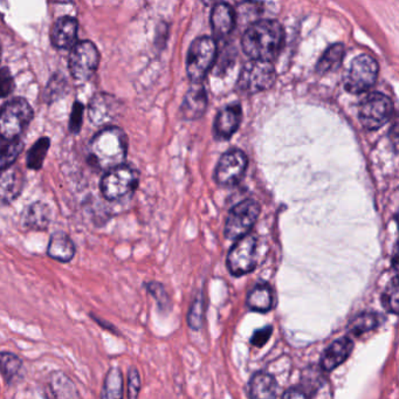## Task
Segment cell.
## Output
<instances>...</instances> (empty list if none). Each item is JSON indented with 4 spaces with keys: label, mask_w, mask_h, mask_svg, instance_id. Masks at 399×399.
I'll return each instance as SVG.
<instances>
[{
    "label": "cell",
    "mask_w": 399,
    "mask_h": 399,
    "mask_svg": "<svg viewBox=\"0 0 399 399\" xmlns=\"http://www.w3.org/2000/svg\"><path fill=\"white\" fill-rule=\"evenodd\" d=\"M47 391L49 399H81L74 382L60 370L51 372L48 376Z\"/></svg>",
    "instance_id": "44dd1931"
},
{
    "label": "cell",
    "mask_w": 399,
    "mask_h": 399,
    "mask_svg": "<svg viewBox=\"0 0 399 399\" xmlns=\"http://www.w3.org/2000/svg\"><path fill=\"white\" fill-rule=\"evenodd\" d=\"M83 113H85V106L80 101H76L73 105L69 126V131L74 135L79 133L80 130H81L82 123H83Z\"/></svg>",
    "instance_id": "e575fe53"
},
{
    "label": "cell",
    "mask_w": 399,
    "mask_h": 399,
    "mask_svg": "<svg viewBox=\"0 0 399 399\" xmlns=\"http://www.w3.org/2000/svg\"><path fill=\"white\" fill-rule=\"evenodd\" d=\"M273 333V327L272 326H265L263 328H260L258 330L254 331L252 338H251V343L256 347H263L266 345L270 336Z\"/></svg>",
    "instance_id": "74e56055"
},
{
    "label": "cell",
    "mask_w": 399,
    "mask_h": 399,
    "mask_svg": "<svg viewBox=\"0 0 399 399\" xmlns=\"http://www.w3.org/2000/svg\"><path fill=\"white\" fill-rule=\"evenodd\" d=\"M206 107H208V95L204 85L201 83H193L183 100L181 105L183 117L186 120H198L204 115Z\"/></svg>",
    "instance_id": "ffe728a7"
},
{
    "label": "cell",
    "mask_w": 399,
    "mask_h": 399,
    "mask_svg": "<svg viewBox=\"0 0 399 399\" xmlns=\"http://www.w3.org/2000/svg\"><path fill=\"white\" fill-rule=\"evenodd\" d=\"M247 307L258 313H267L273 308L274 294L270 285L259 283L247 295Z\"/></svg>",
    "instance_id": "cb8c5ba5"
},
{
    "label": "cell",
    "mask_w": 399,
    "mask_h": 399,
    "mask_svg": "<svg viewBox=\"0 0 399 399\" xmlns=\"http://www.w3.org/2000/svg\"><path fill=\"white\" fill-rule=\"evenodd\" d=\"M100 65V52L90 40L78 41L71 49L69 69L73 79L85 82L92 79Z\"/></svg>",
    "instance_id": "ba28073f"
},
{
    "label": "cell",
    "mask_w": 399,
    "mask_h": 399,
    "mask_svg": "<svg viewBox=\"0 0 399 399\" xmlns=\"http://www.w3.org/2000/svg\"><path fill=\"white\" fill-rule=\"evenodd\" d=\"M249 165V160L242 150L226 151L219 160L215 179L220 186H233L242 181Z\"/></svg>",
    "instance_id": "7c38bea8"
},
{
    "label": "cell",
    "mask_w": 399,
    "mask_h": 399,
    "mask_svg": "<svg viewBox=\"0 0 399 399\" xmlns=\"http://www.w3.org/2000/svg\"><path fill=\"white\" fill-rule=\"evenodd\" d=\"M260 205L254 199H245L230 211L225 222V237L239 240L249 236V231L259 218Z\"/></svg>",
    "instance_id": "9c48e42d"
},
{
    "label": "cell",
    "mask_w": 399,
    "mask_h": 399,
    "mask_svg": "<svg viewBox=\"0 0 399 399\" xmlns=\"http://www.w3.org/2000/svg\"><path fill=\"white\" fill-rule=\"evenodd\" d=\"M237 14L229 4L219 3L211 12L212 35L215 40L227 37L236 26Z\"/></svg>",
    "instance_id": "ac0fdd59"
},
{
    "label": "cell",
    "mask_w": 399,
    "mask_h": 399,
    "mask_svg": "<svg viewBox=\"0 0 399 399\" xmlns=\"http://www.w3.org/2000/svg\"><path fill=\"white\" fill-rule=\"evenodd\" d=\"M217 58L215 39L199 37L189 48L186 58V73L192 83H201L208 76Z\"/></svg>",
    "instance_id": "5b68a950"
},
{
    "label": "cell",
    "mask_w": 399,
    "mask_h": 399,
    "mask_svg": "<svg viewBox=\"0 0 399 399\" xmlns=\"http://www.w3.org/2000/svg\"><path fill=\"white\" fill-rule=\"evenodd\" d=\"M277 72L270 62L251 60L242 67L237 81V88L244 94L253 95L272 88Z\"/></svg>",
    "instance_id": "8992f818"
},
{
    "label": "cell",
    "mask_w": 399,
    "mask_h": 399,
    "mask_svg": "<svg viewBox=\"0 0 399 399\" xmlns=\"http://www.w3.org/2000/svg\"><path fill=\"white\" fill-rule=\"evenodd\" d=\"M122 102L109 93H97L88 105V117L97 126H112V123L120 117Z\"/></svg>",
    "instance_id": "4fadbf2b"
},
{
    "label": "cell",
    "mask_w": 399,
    "mask_h": 399,
    "mask_svg": "<svg viewBox=\"0 0 399 399\" xmlns=\"http://www.w3.org/2000/svg\"><path fill=\"white\" fill-rule=\"evenodd\" d=\"M76 249L72 238L67 233L59 231L51 236L48 242L47 256L59 263H69L76 256Z\"/></svg>",
    "instance_id": "7402d4cb"
},
{
    "label": "cell",
    "mask_w": 399,
    "mask_h": 399,
    "mask_svg": "<svg viewBox=\"0 0 399 399\" xmlns=\"http://www.w3.org/2000/svg\"><path fill=\"white\" fill-rule=\"evenodd\" d=\"M123 386L122 371L119 368L110 369L103 381L101 399H123Z\"/></svg>",
    "instance_id": "4316f807"
},
{
    "label": "cell",
    "mask_w": 399,
    "mask_h": 399,
    "mask_svg": "<svg viewBox=\"0 0 399 399\" xmlns=\"http://www.w3.org/2000/svg\"><path fill=\"white\" fill-rule=\"evenodd\" d=\"M66 87H67V81H66L65 76L60 73L59 74L56 73L52 76L51 80L48 81L46 90H44L46 102L52 103L65 95Z\"/></svg>",
    "instance_id": "4dcf8cb0"
},
{
    "label": "cell",
    "mask_w": 399,
    "mask_h": 399,
    "mask_svg": "<svg viewBox=\"0 0 399 399\" xmlns=\"http://www.w3.org/2000/svg\"><path fill=\"white\" fill-rule=\"evenodd\" d=\"M242 112L239 103H232L224 107L215 117V138L226 141L236 133L242 122Z\"/></svg>",
    "instance_id": "2e32d148"
},
{
    "label": "cell",
    "mask_w": 399,
    "mask_h": 399,
    "mask_svg": "<svg viewBox=\"0 0 399 399\" xmlns=\"http://www.w3.org/2000/svg\"><path fill=\"white\" fill-rule=\"evenodd\" d=\"M393 113L391 100L382 93H372L365 96L359 105V122L365 129L374 131L389 122Z\"/></svg>",
    "instance_id": "30bf717a"
},
{
    "label": "cell",
    "mask_w": 399,
    "mask_h": 399,
    "mask_svg": "<svg viewBox=\"0 0 399 399\" xmlns=\"http://www.w3.org/2000/svg\"><path fill=\"white\" fill-rule=\"evenodd\" d=\"M51 219L49 206L42 201H35L21 213L20 224L28 231H46L51 224Z\"/></svg>",
    "instance_id": "d6986e66"
},
{
    "label": "cell",
    "mask_w": 399,
    "mask_h": 399,
    "mask_svg": "<svg viewBox=\"0 0 399 399\" xmlns=\"http://www.w3.org/2000/svg\"><path fill=\"white\" fill-rule=\"evenodd\" d=\"M141 391V376L136 368L128 372V399H138Z\"/></svg>",
    "instance_id": "8d00e7d4"
},
{
    "label": "cell",
    "mask_w": 399,
    "mask_h": 399,
    "mask_svg": "<svg viewBox=\"0 0 399 399\" xmlns=\"http://www.w3.org/2000/svg\"><path fill=\"white\" fill-rule=\"evenodd\" d=\"M90 318L95 321L96 323L99 324L100 327H102L103 329L110 331L112 334H119V330H117V328L114 327L113 324H110L109 322L100 318L99 316H96V315L93 314V313L90 314Z\"/></svg>",
    "instance_id": "ab89813d"
},
{
    "label": "cell",
    "mask_w": 399,
    "mask_h": 399,
    "mask_svg": "<svg viewBox=\"0 0 399 399\" xmlns=\"http://www.w3.org/2000/svg\"><path fill=\"white\" fill-rule=\"evenodd\" d=\"M145 290L153 295L155 300L157 301L158 308L162 311H169L171 309V299L164 288L163 285L156 281H151L144 285Z\"/></svg>",
    "instance_id": "d6a6232c"
},
{
    "label": "cell",
    "mask_w": 399,
    "mask_h": 399,
    "mask_svg": "<svg viewBox=\"0 0 399 399\" xmlns=\"http://www.w3.org/2000/svg\"><path fill=\"white\" fill-rule=\"evenodd\" d=\"M138 181V171L131 165L122 164L120 167L107 171L100 183V189L107 201H121L136 190Z\"/></svg>",
    "instance_id": "277c9868"
},
{
    "label": "cell",
    "mask_w": 399,
    "mask_h": 399,
    "mask_svg": "<svg viewBox=\"0 0 399 399\" xmlns=\"http://www.w3.org/2000/svg\"><path fill=\"white\" fill-rule=\"evenodd\" d=\"M51 147V140L48 137H41L28 150L26 164L31 170H40L44 165V160L47 156L48 150Z\"/></svg>",
    "instance_id": "83f0119b"
},
{
    "label": "cell",
    "mask_w": 399,
    "mask_h": 399,
    "mask_svg": "<svg viewBox=\"0 0 399 399\" xmlns=\"http://www.w3.org/2000/svg\"><path fill=\"white\" fill-rule=\"evenodd\" d=\"M23 150L24 143L20 138L12 141L0 138V169L13 165Z\"/></svg>",
    "instance_id": "f1b7e54d"
},
{
    "label": "cell",
    "mask_w": 399,
    "mask_h": 399,
    "mask_svg": "<svg viewBox=\"0 0 399 399\" xmlns=\"http://www.w3.org/2000/svg\"><path fill=\"white\" fill-rule=\"evenodd\" d=\"M79 21L71 16H64L55 20L51 28L52 44L59 49H72L78 42Z\"/></svg>",
    "instance_id": "9a60e30c"
},
{
    "label": "cell",
    "mask_w": 399,
    "mask_h": 399,
    "mask_svg": "<svg viewBox=\"0 0 399 399\" xmlns=\"http://www.w3.org/2000/svg\"><path fill=\"white\" fill-rule=\"evenodd\" d=\"M277 391V379L268 372H256L249 381V396L251 399H274Z\"/></svg>",
    "instance_id": "603a6c76"
},
{
    "label": "cell",
    "mask_w": 399,
    "mask_h": 399,
    "mask_svg": "<svg viewBox=\"0 0 399 399\" xmlns=\"http://www.w3.org/2000/svg\"><path fill=\"white\" fill-rule=\"evenodd\" d=\"M16 82L8 67L0 69V97H7L14 92Z\"/></svg>",
    "instance_id": "d590c367"
},
{
    "label": "cell",
    "mask_w": 399,
    "mask_h": 399,
    "mask_svg": "<svg viewBox=\"0 0 399 399\" xmlns=\"http://www.w3.org/2000/svg\"><path fill=\"white\" fill-rule=\"evenodd\" d=\"M35 117V110L28 100L14 97L0 108V138L18 140Z\"/></svg>",
    "instance_id": "3957f363"
},
{
    "label": "cell",
    "mask_w": 399,
    "mask_h": 399,
    "mask_svg": "<svg viewBox=\"0 0 399 399\" xmlns=\"http://www.w3.org/2000/svg\"><path fill=\"white\" fill-rule=\"evenodd\" d=\"M285 41V31L280 23L260 19L249 25L242 35V51L252 60L270 62L279 55Z\"/></svg>",
    "instance_id": "6da1fadb"
},
{
    "label": "cell",
    "mask_w": 399,
    "mask_h": 399,
    "mask_svg": "<svg viewBox=\"0 0 399 399\" xmlns=\"http://www.w3.org/2000/svg\"><path fill=\"white\" fill-rule=\"evenodd\" d=\"M282 399H308V397L302 390L292 388V389L283 393Z\"/></svg>",
    "instance_id": "f35d334b"
},
{
    "label": "cell",
    "mask_w": 399,
    "mask_h": 399,
    "mask_svg": "<svg viewBox=\"0 0 399 399\" xmlns=\"http://www.w3.org/2000/svg\"><path fill=\"white\" fill-rule=\"evenodd\" d=\"M379 64L368 54L356 56L343 78V85L350 94L368 92L379 76Z\"/></svg>",
    "instance_id": "52a82bcc"
},
{
    "label": "cell",
    "mask_w": 399,
    "mask_h": 399,
    "mask_svg": "<svg viewBox=\"0 0 399 399\" xmlns=\"http://www.w3.org/2000/svg\"><path fill=\"white\" fill-rule=\"evenodd\" d=\"M343 59H345V46L342 44H331L318 60L316 72L321 76L334 72L340 69Z\"/></svg>",
    "instance_id": "d4e9b609"
},
{
    "label": "cell",
    "mask_w": 399,
    "mask_h": 399,
    "mask_svg": "<svg viewBox=\"0 0 399 399\" xmlns=\"http://www.w3.org/2000/svg\"><path fill=\"white\" fill-rule=\"evenodd\" d=\"M204 321V297L198 293L196 295L195 300L192 301L191 307L189 311L188 323L193 330H199L203 327Z\"/></svg>",
    "instance_id": "1f68e13d"
},
{
    "label": "cell",
    "mask_w": 399,
    "mask_h": 399,
    "mask_svg": "<svg viewBox=\"0 0 399 399\" xmlns=\"http://www.w3.org/2000/svg\"><path fill=\"white\" fill-rule=\"evenodd\" d=\"M398 280L395 277L382 297L383 306L391 314L396 315L398 313Z\"/></svg>",
    "instance_id": "836d02e7"
},
{
    "label": "cell",
    "mask_w": 399,
    "mask_h": 399,
    "mask_svg": "<svg viewBox=\"0 0 399 399\" xmlns=\"http://www.w3.org/2000/svg\"><path fill=\"white\" fill-rule=\"evenodd\" d=\"M258 242L256 237L246 236L234 244L227 256V268L234 277H242L252 272L258 260Z\"/></svg>",
    "instance_id": "8fae6325"
},
{
    "label": "cell",
    "mask_w": 399,
    "mask_h": 399,
    "mask_svg": "<svg viewBox=\"0 0 399 399\" xmlns=\"http://www.w3.org/2000/svg\"><path fill=\"white\" fill-rule=\"evenodd\" d=\"M384 318L379 313H362L349 322L348 330L350 334L359 336L369 331L375 330L382 324Z\"/></svg>",
    "instance_id": "484cf974"
},
{
    "label": "cell",
    "mask_w": 399,
    "mask_h": 399,
    "mask_svg": "<svg viewBox=\"0 0 399 399\" xmlns=\"http://www.w3.org/2000/svg\"><path fill=\"white\" fill-rule=\"evenodd\" d=\"M352 349H354V342L352 338L345 336L335 340L328 345V348L321 356V368L326 371H333L334 369L347 361L349 356L352 355Z\"/></svg>",
    "instance_id": "e0dca14e"
},
{
    "label": "cell",
    "mask_w": 399,
    "mask_h": 399,
    "mask_svg": "<svg viewBox=\"0 0 399 399\" xmlns=\"http://www.w3.org/2000/svg\"><path fill=\"white\" fill-rule=\"evenodd\" d=\"M23 359L13 352H0V374L5 382L10 383L20 371Z\"/></svg>",
    "instance_id": "f546056e"
},
{
    "label": "cell",
    "mask_w": 399,
    "mask_h": 399,
    "mask_svg": "<svg viewBox=\"0 0 399 399\" xmlns=\"http://www.w3.org/2000/svg\"><path fill=\"white\" fill-rule=\"evenodd\" d=\"M1 56H3V47H1V44H0V62H1Z\"/></svg>",
    "instance_id": "60d3db41"
},
{
    "label": "cell",
    "mask_w": 399,
    "mask_h": 399,
    "mask_svg": "<svg viewBox=\"0 0 399 399\" xmlns=\"http://www.w3.org/2000/svg\"><path fill=\"white\" fill-rule=\"evenodd\" d=\"M25 176L17 164L0 169V205L11 204L20 196Z\"/></svg>",
    "instance_id": "5bb4252c"
},
{
    "label": "cell",
    "mask_w": 399,
    "mask_h": 399,
    "mask_svg": "<svg viewBox=\"0 0 399 399\" xmlns=\"http://www.w3.org/2000/svg\"><path fill=\"white\" fill-rule=\"evenodd\" d=\"M128 154V137L119 126H107L89 142L88 163L97 170H112L124 164Z\"/></svg>",
    "instance_id": "7a4b0ae2"
}]
</instances>
